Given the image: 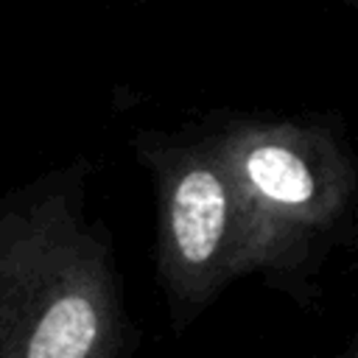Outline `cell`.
Wrapping results in <instances>:
<instances>
[{
	"instance_id": "cell-2",
	"label": "cell",
	"mask_w": 358,
	"mask_h": 358,
	"mask_svg": "<svg viewBox=\"0 0 358 358\" xmlns=\"http://www.w3.org/2000/svg\"><path fill=\"white\" fill-rule=\"evenodd\" d=\"M235 218V185L213 165H193L171 190V238L176 255L193 266H210Z\"/></svg>"
},
{
	"instance_id": "cell-4",
	"label": "cell",
	"mask_w": 358,
	"mask_h": 358,
	"mask_svg": "<svg viewBox=\"0 0 358 358\" xmlns=\"http://www.w3.org/2000/svg\"><path fill=\"white\" fill-rule=\"evenodd\" d=\"M350 3H358V0H350Z\"/></svg>"
},
{
	"instance_id": "cell-3",
	"label": "cell",
	"mask_w": 358,
	"mask_h": 358,
	"mask_svg": "<svg viewBox=\"0 0 358 358\" xmlns=\"http://www.w3.org/2000/svg\"><path fill=\"white\" fill-rule=\"evenodd\" d=\"M98 338V313L84 296H62L31 333L25 358H90Z\"/></svg>"
},
{
	"instance_id": "cell-1",
	"label": "cell",
	"mask_w": 358,
	"mask_h": 358,
	"mask_svg": "<svg viewBox=\"0 0 358 358\" xmlns=\"http://www.w3.org/2000/svg\"><path fill=\"white\" fill-rule=\"evenodd\" d=\"M232 185L246 213L249 255L299 263L327 235H341L358 171L322 129L277 126L235 148Z\"/></svg>"
}]
</instances>
